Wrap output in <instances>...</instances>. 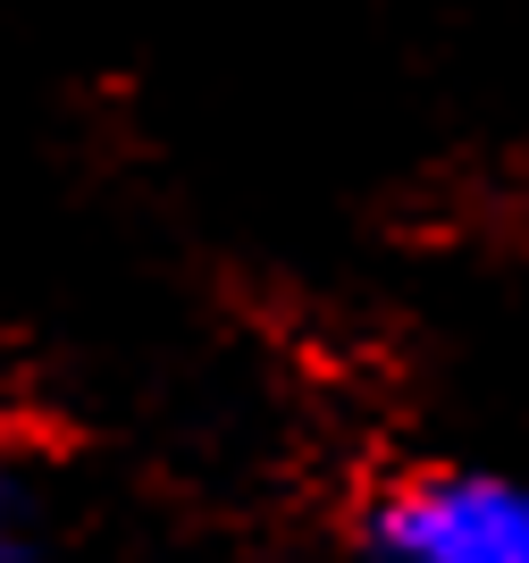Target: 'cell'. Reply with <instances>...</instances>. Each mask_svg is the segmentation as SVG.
Returning a JSON list of instances; mask_svg holds the SVG:
<instances>
[{
  "label": "cell",
  "instance_id": "7a4b0ae2",
  "mask_svg": "<svg viewBox=\"0 0 529 563\" xmlns=\"http://www.w3.org/2000/svg\"><path fill=\"white\" fill-rule=\"evenodd\" d=\"M51 547V488L43 471L0 454V563H43Z\"/></svg>",
  "mask_w": 529,
  "mask_h": 563
},
{
  "label": "cell",
  "instance_id": "6da1fadb",
  "mask_svg": "<svg viewBox=\"0 0 529 563\" xmlns=\"http://www.w3.org/2000/svg\"><path fill=\"white\" fill-rule=\"evenodd\" d=\"M362 563H529V479L496 463H404L353 505Z\"/></svg>",
  "mask_w": 529,
  "mask_h": 563
}]
</instances>
